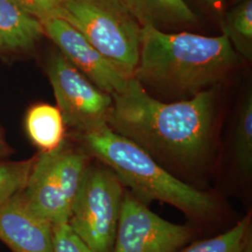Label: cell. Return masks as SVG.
Here are the masks:
<instances>
[{
    "mask_svg": "<svg viewBox=\"0 0 252 252\" xmlns=\"http://www.w3.org/2000/svg\"><path fill=\"white\" fill-rule=\"evenodd\" d=\"M107 126L137 145L166 169L190 170L209 153L216 108L215 87L189 99L162 102L135 77L114 94Z\"/></svg>",
    "mask_w": 252,
    "mask_h": 252,
    "instance_id": "6da1fadb",
    "label": "cell"
},
{
    "mask_svg": "<svg viewBox=\"0 0 252 252\" xmlns=\"http://www.w3.org/2000/svg\"><path fill=\"white\" fill-rule=\"evenodd\" d=\"M228 37L188 32L166 33L144 26L140 35L136 80L172 95L192 97L215 87L240 63Z\"/></svg>",
    "mask_w": 252,
    "mask_h": 252,
    "instance_id": "7a4b0ae2",
    "label": "cell"
},
{
    "mask_svg": "<svg viewBox=\"0 0 252 252\" xmlns=\"http://www.w3.org/2000/svg\"><path fill=\"white\" fill-rule=\"evenodd\" d=\"M70 138L116 174L123 185L141 201H162L186 215L204 220L216 210V202L176 178L153 157L107 125L86 133L73 132Z\"/></svg>",
    "mask_w": 252,
    "mask_h": 252,
    "instance_id": "3957f363",
    "label": "cell"
},
{
    "mask_svg": "<svg viewBox=\"0 0 252 252\" xmlns=\"http://www.w3.org/2000/svg\"><path fill=\"white\" fill-rule=\"evenodd\" d=\"M129 79L140 54L141 25L122 0H64L61 18Z\"/></svg>",
    "mask_w": 252,
    "mask_h": 252,
    "instance_id": "277c9868",
    "label": "cell"
},
{
    "mask_svg": "<svg viewBox=\"0 0 252 252\" xmlns=\"http://www.w3.org/2000/svg\"><path fill=\"white\" fill-rule=\"evenodd\" d=\"M90 154L65 137L52 152L39 153L22 194L27 207L52 225L68 223Z\"/></svg>",
    "mask_w": 252,
    "mask_h": 252,
    "instance_id": "5b68a950",
    "label": "cell"
},
{
    "mask_svg": "<svg viewBox=\"0 0 252 252\" xmlns=\"http://www.w3.org/2000/svg\"><path fill=\"white\" fill-rule=\"evenodd\" d=\"M124 198L123 184L108 166H88L68 225L94 252H112Z\"/></svg>",
    "mask_w": 252,
    "mask_h": 252,
    "instance_id": "8992f818",
    "label": "cell"
},
{
    "mask_svg": "<svg viewBox=\"0 0 252 252\" xmlns=\"http://www.w3.org/2000/svg\"><path fill=\"white\" fill-rule=\"evenodd\" d=\"M46 72L65 126L86 133L107 125L112 96L101 90L60 53L48 60Z\"/></svg>",
    "mask_w": 252,
    "mask_h": 252,
    "instance_id": "52a82bcc",
    "label": "cell"
},
{
    "mask_svg": "<svg viewBox=\"0 0 252 252\" xmlns=\"http://www.w3.org/2000/svg\"><path fill=\"white\" fill-rule=\"evenodd\" d=\"M194 234L193 228L163 220L126 191L112 252H176Z\"/></svg>",
    "mask_w": 252,
    "mask_h": 252,
    "instance_id": "ba28073f",
    "label": "cell"
},
{
    "mask_svg": "<svg viewBox=\"0 0 252 252\" xmlns=\"http://www.w3.org/2000/svg\"><path fill=\"white\" fill-rule=\"evenodd\" d=\"M41 25L59 53L95 86L110 95L125 89L128 79L69 23L54 18Z\"/></svg>",
    "mask_w": 252,
    "mask_h": 252,
    "instance_id": "9c48e42d",
    "label": "cell"
},
{
    "mask_svg": "<svg viewBox=\"0 0 252 252\" xmlns=\"http://www.w3.org/2000/svg\"><path fill=\"white\" fill-rule=\"evenodd\" d=\"M0 240L12 252H53V225L30 210L21 191L0 205Z\"/></svg>",
    "mask_w": 252,
    "mask_h": 252,
    "instance_id": "30bf717a",
    "label": "cell"
},
{
    "mask_svg": "<svg viewBox=\"0 0 252 252\" xmlns=\"http://www.w3.org/2000/svg\"><path fill=\"white\" fill-rule=\"evenodd\" d=\"M43 35L40 22L0 0V54L29 50Z\"/></svg>",
    "mask_w": 252,
    "mask_h": 252,
    "instance_id": "8fae6325",
    "label": "cell"
},
{
    "mask_svg": "<svg viewBox=\"0 0 252 252\" xmlns=\"http://www.w3.org/2000/svg\"><path fill=\"white\" fill-rule=\"evenodd\" d=\"M25 129L39 153L54 151L65 139V125L60 110L47 103H38L28 108Z\"/></svg>",
    "mask_w": 252,
    "mask_h": 252,
    "instance_id": "7c38bea8",
    "label": "cell"
},
{
    "mask_svg": "<svg viewBox=\"0 0 252 252\" xmlns=\"http://www.w3.org/2000/svg\"><path fill=\"white\" fill-rule=\"evenodd\" d=\"M136 21L144 26L193 24L197 17L184 0H122Z\"/></svg>",
    "mask_w": 252,
    "mask_h": 252,
    "instance_id": "4fadbf2b",
    "label": "cell"
},
{
    "mask_svg": "<svg viewBox=\"0 0 252 252\" xmlns=\"http://www.w3.org/2000/svg\"><path fill=\"white\" fill-rule=\"evenodd\" d=\"M223 34L237 54L252 60V0H240L226 13Z\"/></svg>",
    "mask_w": 252,
    "mask_h": 252,
    "instance_id": "5bb4252c",
    "label": "cell"
},
{
    "mask_svg": "<svg viewBox=\"0 0 252 252\" xmlns=\"http://www.w3.org/2000/svg\"><path fill=\"white\" fill-rule=\"evenodd\" d=\"M251 237V216H246L225 233L191 244L180 252H244Z\"/></svg>",
    "mask_w": 252,
    "mask_h": 252,
    "instance_id": "9a60e30c",
    "label": "cell"
},
{
    "mask_svg": "<svg viewBox=\"0 0 252 252\" xmlns=\"http://www.w3.org/2000/svg\"><path fill=\"white\" fill-rule=\"evenodd\" d=\"M234 153L235 162L245 176L252 169V95L249 94L239 109L234 130Z\"/></svg>",
    "mask_w": 252,
    "mask_h": 252,
    "instance_id": "2e32d148",
    "label": "cell"
},
{
    "mask_svg": "<svg viewBox=\"0 0 252 252\" xmlns=\"http://www.w3.org/2000/svg\"><path fill=\"white\" fill-rule=\"evenodd\" d=\"M34 162L35 156L22 161L0 162V205L25 189Z\"/></svg>",
    "mask_w": 252,
    "mask_h": 252,
    "instance_id": "e0dca14e",
    "label": "cell"
},
{
    "mask_svg": "<svg viewBox=\"0 0 252 252\" xmlns=\"http://www.w3.org/2000/svg\"><path fill=\"white\" fill-rule=\"evenodd\" d=\"M17 9L43 23L49 19L61 18L64 0H9Z\"/></svg>",
    "mask_w": 252,
    "mask_h": 252,
    "instance_id": "ac0fdd59",
    "label": "cell"
},
{
    "mask_svg": "<svg viewBox=\"0 0 252 252\" xmlns=\"http://www.w3.org/2000/svg\"><path fill=\"white\" fill-rule=\"evenodd\" d=\"M53 252H94L68 223L53 225Z\"/></svg>",
    "mask_w": 252,
    "mask_h": 252,
    "instance_id": "d6986e66",
    "label": "cell"
},
{
    "mask_svg": "<svg viewBox=\"0 0 252 252\" xmlns=\"http://www.w3.org/2000/svg\"><path fill=\"white\" fill-rule=\"evenodd\" d=\"M13 153V149L9 146L6 139V136L0 129V162L7 160V158Z\"/></svg>",
    "mask_w": 252,
    "mask_h": 252,
    "instance_id": "ffe728a7",
    "label": "cell"
},
{
    "mask_svg": "<svg viewBox=\"0 0 252 252\" xmlns=\"http://www.w3.org/2000/svg\"><path fill=\"white\" fill-rule=\"evenodd\" d=\"M206 3L211 5V6H214V7H218V6H220L224 0H204Z\"/></svg>",
    "mask_w": 252,
    "mask_h": 252,
    "instance_id": "44dd1931",
    "label": "cell"
},
{
    "mask_svg": "<svg viewBox=\"0 0 252 252\" xmlns=\"http://www.w3.org/2000/svg\"><path fill=\"white\" fill-rule=\"evenodd\" d=\"M244 252H252V237L249 239L248 243H247L246 247H245Z\"/></svg>",
    "mask_w": 252,
    "mask_h": 252,
    "instance_id": "7402d4cb",
    "label": "cell"
}]
</instances>
